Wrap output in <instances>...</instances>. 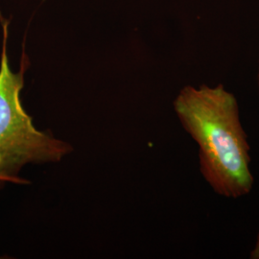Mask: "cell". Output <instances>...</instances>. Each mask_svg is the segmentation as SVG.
Wrapping results in <instances>:
<instances>
[{
    "instance_id": "obj_1",
    "label": "cell",
    "mask_w": 259,
    "mask_h": 259,
    "mask_svg": "<svg viewBox=\"0 0 259 259\" xmlns=\"http://www.w3.org/2000/svg\"><path fill=\"white\" fill-rule=\"evenodd\" d=\"M174 108L199 147L200 169L205 182L226 198L249 194L253 186L250 145L235 96L222 84L185 87Z\"/></svg>"
},
{
    "instance_id": "obj_2",
    "label": "cell",
    "mask_w": 259,
    "mask_h": 259,
    "mask_svg": "<svg viewBox=\"0 0 259 259\" xmlns=\"http://www.w3.org/2000/svg\"><path fill=\"white\" fill-rule=\"evenodd\" d=\"M0 20L4 35L0 63V181H14L25 164L59 161L71 147L37 131L24 111L20 92L27 62L23 58L18 73L11 70L6 50L8 21L1 15Z\"/></svg>"
},
{
    "instance_id": "obj_3",
    "label": "cell",
    "mask_w": 259,
    "mask_h": 259,
    "mask_svg": "<svg viewBox=\"0 0 259 259\" xmlns=\"http://www.w3.org/2000/svg\"><path fill=\"white\" fill-rule=\"evenodd\" d=\"M257 79H258V87H259V65H258V76H257Z\"/></svg>"
}]
</instances>
